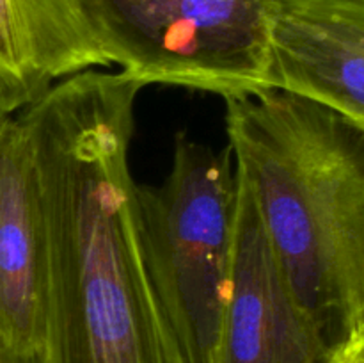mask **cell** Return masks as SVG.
Wrapping results in <instances>:
<instances>
[{
	"label": "cell",
	"instance_id": "cell-1",
	"mask_svg": "<svg viewBox=\"0 0 364 363\" xmlns=\"http://www.w3.org/2000/svg\"><path fill=\"white\" fill-rule=\"evenodd\" d=\"M235 167L281 274L336 344L364 327V130L311 98H226Z\"/></svg>",
	"mask_w": 364,
	"mask_h": 363
},
{
	"label": "cell",
	"instance_id": "cell-2",
	"mask_svg": "<svg viewBox=\"0 0 364 363\" xmlns=\"http://www.w3.org/2000/svg\"><path fill=\"white\" fill-rule=\"evenodd\" d=\"M238 212L233 155L185 132L160 185L137 184L144 262L187 363H212L230 298Z\"/></svg>",
	"mask_w": 364,
	"mask_h": 363
},
{
	"label": "cell",
	"instance_id": "cell-3",
	"mask_svg": "<svg viewBox=\"0 0 364 363\" xmlns=\"http://www.w3.org/2000/svg\"><path fill=\"white\" fill-rule=\"evenodd\" d=\"M107 63L139 82L226 98L274 88L277 0H78Z\"/></svg>",
	"mask_w": 364,
	"mask_h": 363
},
{
	"label": "cell",
	"instance_id": "cell-4",
	"mask_svg": "<svg viewBox=\"0 0 364 363\" xmlns=\"http://www.w3.org/2000/svg\"><path fill=\"white\" fill-rule=\"evenodd\" d=\"M343 344L297 302L238 177L233 274L212 363H338Z\"/></svg>",
	"mask_w": 364,
	"mask_h": 363
},
{
	"label": "cell",
	"instance_id": "cell-5",
	"mask_svg": "<svg viewBox=\"0 0 364 363\" xmlns=\"http://www.w3.org/2000/svg\"><path fill=\"white\" fill-rule=\"evenodd\" d=\"M46 324V237L38 173L20 116H0V337L38 358Z\"/></svg>",
	"mask_w": 364,
	"mask_h": 363
},
{
	"label": "cell",
	"instance_id": "cell-6",
	"mask_svg": "<svg viewBox=\"0 0 364 363\" xmlns=\"http://www.w3.org/2000/svg\"><path fill=\"white\" fill-rule=\"evenodd\" d=\"M274 88L338 110L364 130V6L350 0H277Z\"/></svg>",
	"mask_w": 364,
	"mask_h": 363
},
{
	"label": "cell",
	"instance_id": "cell-7",
	"mask_svg": "<svg viewBox=\"0 0 364 363\" xmlns=\"http://www.w3.org/2000/svg\"><path fill=\"white\" fill-rule=\"evenodd\" d=\"M103 66L78 0H0V116H18L57 82Z\"/></svg>",
	"mask_w": 364,
	"mask_h": 363
},
{
	"label": "cell",
	"instance_id": "cell-8",
	"mask_svg": "<svg viewBox=\"0 0 364 363\" xmlns=\"http://www.w3.org/2000/svg\"><path fill=\"white\" fill-rule=\"evenodd\" d=\"M338 363H364V327L345 342Z\"/></svg>",
	"mask_w": 364,
	"mask_h": 363
},
{
	"label": "cell",
	"instance_id": "cell-9",
	"mask_svg": "<svg viewBox=\"0 0 364 363\" xmlns=\"http://www.w3.org/2000/svg\"><path fill=\"white\" fill-rule=\"evenodd\" d=\"M0 363H38V358L16 351L0 337Z\"/></svg>",
	"mask_w": 364,
	"mask_h": 363
},
{
	"label": "cell",
	"instance_id": "cell-10",
	"mask_svg": "<svg viewBox=\"0 0 364 363\" xmlns=\"http://www.w3.org/2000/svg\"><path fill=\"white\" fill-rule=\"evenodd\" d=\"M350 2H358V4H363V6H364V0H350Z\"/></svg>",
	"mask_w": 364,
	"mask_h": 363
}]
</instances>
